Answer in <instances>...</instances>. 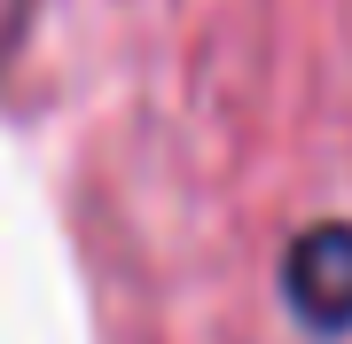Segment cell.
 Instances as JSON below:
<instances>
[{"mask_svg": "<svg viewBox=\"0 0 352 344\" xmlns=\"http://www.w3.org/2000/svg\"><path fill=\"white\" fill-rule=\"evenodd\" d=\"M289 306L314 329H352V227H314L289 242Z\"/></svg>", "mask_w": 352, "mask_h": 344, "instance_id": "6da1fadb", "label": "cell"}]
</instances>
